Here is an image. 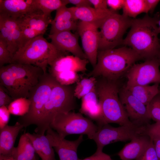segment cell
<instances>
[{
	"mask_svg": "<svg viewBox=\"0 0 160 160\" xmlns=\"http://www.w3.org/2000/svg\"><path fill=\"white\" fill-rule=\"evenodd\" d=\"M159 16L146 14L142 18L132 19L130 29L124 39L122 44L131 48L142 59L156 58L160 51Z\"/></svg>",
	"mask_w": 160,
	"mask_h": 160,
	"instance_id": "cell-1",
	"label": "cell"
},
{
	"mask_svg": "<svg viewBox=\"0 0 160 160\" xmlns=\"http://www.w3.org/2000/svg\"><path fill=\"white\" fill-rule=\"evenodd\" d=\"M141 59L136 52L127 46L98 51L96 64L88 76L118 80L136 62Z\"/></svg>",
	"mask_w": 160,
	"mask_h": 160,
	"instance_id": "cell-2",
	"label": "cell"
},
{
	"mask_svg": "<svg viewBox=\"0 0 160 160\" xmlns=\"http://www.w3.org/2000/svg\"><path fill=\"white\" fill-rule=\"evenodd\" d=\"M100 77L97 79L96 89L102 109V125L113 123L120 126H135L129 119L120 101L118 80Z\"/></svg>",
	"mask_w": 160,
	"mask_h": 160,
	"instance_id": "cell-3",
	"label": "cell"
},
{
	"mask_svg": "<svg viewBox=\"0 0 160 160\" xmlns=\"http://www.w3.org/2000/svg\"><path fill=\"white\" fill-rule=\"evenodd\" d=\"M68 52L58 49L44 37L39 35L29 41L14 55L12 63L29 64L42 68L44 73L57 59L68 55Z\"/></svg>",
	"mask_w": 160,
	"mask_h": 160,
	"instance_id": "cell-4",
	"label": "cell"
},
{
	"mask_svg": "<svg viewBox=\"0 0 160 160\" xmlns=\"http://www.w3.org/2000/svg\"><path fill=\"white\" fill-rule=\"evenodd\" d=\"M74 88L71 85H63L57 82L36 126V133L44 135L57 115L68 113L76 108Z\"/></svg>",
	"mask_w": 160,
	"mask_h": 160,
	"instance_id": "cell-5",
	"label": "cell"
},
{
	"mask_svg": "<svg viewBox=\"0 0 160 160\" xmlns=\"http://www.w3.org/2000/svg\"><path fill=\"white\" fill-rule=\"evenodd\" d=\"M57 82L48 72L44 73L38 84L29 92L28 98L31 102V104L28 112L20 116L17 122L25 128L31 125H37Z\"/></svg>",
	"mask_w": 160,
	"mask_h": 160,
	"instance_id": "cell-6",
	"label": "cell"
},
{
	"mask_svg": "<svg viewBox=\"0 0 160 160\" xmlns=\"http://www.w3.org/2000/svg\"><path fill=\"white\" fill-rule=\"evenodd\" d=\"M49 127L56 132L60 137L65 138L67 135L74 134L86 135L93 140L98 129L97 125L80 113L72 111L57 115Z\"/></svg>",
	"mask_w": 160,
	"mask_h": 160,
	"instance_id": "cell-7",
	"label": "cell"
},
{
	"mask_svg": "<svg viewBox=\"0 0 160 160\" xmlns=\"http://www.w3.org/2000/svg\"><path fill=\"white\" fill-rule=\"evenodd\" d=\"M132 20L117 12L108 16L99 28L98 51L115 48L122 44L123 37L130 27Z\"/></svg>",
	"mask_w": 160,
	"mask_h": 160,
	"instance_id": "cell-8",
	"label": "cell"
},
{
	"mask_svg": "<svg viewBox=\"0 0 160 160\" xmlns=\"http://www.w3.org/2000/svg\"><path fill=\"white\" fill-rule=\"evenodd\" d=\"M2 67L11 74L19 98H28L30 91L44 73L42 68L31 64L14 63Z\"/></svg>",
	"mask_w": 160,
	"mask_h": 160,
	"instance_id": "cell-9",
	"label": "cell"
},
{
	"mask_svg": "<svg viewBox=\"0 0 160 160\" xmlns=\"http://www.w3.org/2000/svg\"><path fill=\"white\" fill-rule=\"evenodd\" d=\"M144 126H120L114 127L108 124L97 126V130L93 139L97 145L96 151H103L104 147L110 143L130 141L143 134Z\"/></svg>",
	"mask_w": 160,
	"mask_h": 160,
	"instance_id": "cell-10",
	"label": "cell"
},
{
	"mask_svg": "<svg viewBox=\"0 0 160 160\" xmlns=\"http://www.w3.org/2000/svg\"><path fill=\"white\" fill-rule=\"evenodd\" d=\"M160 64L157 59L145 60L140 64H134L125 75L127 87L160 83Z\"/></svg>",
	"mask_w": 160,
	"mask_h": 160,
	"instance_id": "cell-11",
	"label": "cell"
},
{
	"mask_svg": "<svg viewBox=\"0 0 160 160\" xmlns=\"http://www.w3.org/2000/svg\"><path fill=\"white\" fill-rule=\"evenodd\" d=\"M119 95L128 117L133 124L141 127L150 123L147 106L132 94L125 86L120 88Z\"/></svg>",
	"mask_w": 160,
	"mask_h": 160,
	"instance_id": "cell-12",
	"label": "cell"
},
{
	"mask_svg": "<svg viewBox=\"0 0 160 160\" xmlns=\"http://www.w3.org/2000/svg\"><path fill=\"white\" fill-rule=\"evenodd\" d=\"M98 28L93 24L80 21L78 22L76 30L81 38L84 52L93 68L97 61Z\"/></svg>",
	"mask_w": 160,
	"mask_h": 160,
	"instance_id": "cell-13",
	"label": "cell"
},
{
	"mask_svg": "<svg viewBox=\"0 0 160 160\" xmlns=\"http://www.w3.org/2000/svg\"><path fill=\"white\" fill-rule=\"evenodd\" d=\"M46 136L58 154L59 160H80L78 156V148L83 141V135L74 140H69L60 137L58 133L49 127Z\"/></svg>",
	"mask_w": 160,
	"mask_h": 160,
	"instance_id": "cell-14",
	"label": "cell"
},
{
	"mask_svg": "<svg viewBox=\"0 0 160 160\" xmlns=\"http://www.w3.org/2000/svg\"><path fill=\"white\" fill-rule=\"evenodd\" d=\"M79 36L77 32L73 33L71 31H63L48 35L51 43L60 51L70 52L75 56L87 60L79 45Z\"/></svg>",
	"mask_w": 160,
	"mask_h": 160,
	"instance_id": "cell-15",
	"label": "cell"
},
{
	"mask_svg": "<svg viewBox=\"0 0 160 160\" xmlns=\"http://www.w3.org/2000/svg\"><path fill=\"white\" fill-rule=\"evenodd\" d=\"M35 13L42 12L36 8L33 0H0V15L17 20Z\"/></svg>",
	"mask_w": 160,
	"mask_h": 160,
	"instance_id": "cell-16",
	"label": "cell"
},
{
	"mask_svg": "<svg viewBox=\"0 0 160 160\" xmlns=\"http://www.w3.org/2000/svg\"><path fill=\"white\" fill-rule=\"evenodd\" d=\"M88 60L82 59L73 55H65L55 60L49 66V73L52 75L64 71H70L84 73L87 71Z\"/></svg>",
	"mask_w": 160,
	"mask_h": 160,
	"instance_id": "cell-17",
	"label": "cell"
},
{
	"mask_svg": "<svg viewBox=\"0 0 160 160\" xmlns=\"http://www.w3.org/2000/svg\"><path fill=\"white\" fill-rule=\"evenodd\" d=\"M78 22L71 7L63 6L56 11L55 17L50 23L49 34L65 31L77 30Z\"/></svg>",
	"mask_w": 160,
	"mask_h": 160,
	"instance_id": "cell-18",
	"label": "cell"
},
{
	"mask_svg": "<svg viewBox=\"0 0 160 160\" xmlns=\"http://www.w3.org/2000/svg\"><path fill=\"white\" fill-rule=\"evenodd\" d=\"M79 112L94 121L97 126L102 125V111L95 87L81 98Z\"/></svg>",
	"mask_w": 160,
	"mask_h": 160,
	"instance_id": "cell-19",
	"label": "cell"
},
{
	"mask_svg": "<svg viewBox=\"0 0 160 160\" xmlns=\"http://www.w3.org/2000/svg\"><path fill=\"white\" fill-rule=\"evenodd\" d=\"M71 8L76 20L93 24L99 28L105 19L115 12L110 8L99 10L92 7Z\"/></svg>",
	"mask_w": 160,
	"mask_h": 160,
	"instance_id": "cell-20",
	"label": "cell"
},
{
	"mask_svg": "<svg viewBox=\"0 0 160 160\" xmlns=\"http://www.w3.org/2000/svg\"><path fill=\"white\" fill-rule=\"evenodd\" d=\"M151 141L150 137L146 135L138 136L126 144L117 155L121 160H135L146 150Z\"/></svg>",
	"mask_w": 160,
	"mask_h": 160,
	"instance_id": "cell-21",
	"label": "cell"
},
{
	"mask_svg": "<svg viewBox=\"0 0 160 160\" xmlns=\"http://www.w3.org/2000/svg\"><path fill=\"white\" fill-rule=\"evenodd\" d=\"M23 127L17 121L14 125H7L0 129V155H11L16 138Z\"/></svg>",
	"mask_w": 160,
	"mask_h": 160,
	"instance_id": "cell-22",
	"label": "cell"
},
{
	"mask_svg": "<svg viewBox=\"0 0 160 160\" xmlns=\"http://www.w3.org/2000/svg\"><path fill=\"white\" fill-rule=\"evenodd\" d=\"M17 20L20 27L30 28L44 35L52 20L51 17L42 13H35L26 15Z\"/></svg>",
	"mask_w": 160,
	"mask_h": 160,
	"instance_id": "cell-23",
	"label": "cell"
},
{
	"mask_svg": "<svg viewBox=\"0 0 160 160\" xmlns=\"http://www.w3.org/2000/svg\"><path fill=\"white\" fill-rule=\"evenodd\" d=\"M26 134L31 141L36 153L41 160H56L54 148L44 135L36 133Z\"/></svg>",
	"mask_w": 160,
	"mask_h": 160,
	"instance_id": "cell-24",
	"label": "cell"
},
{
	"mask_svg": "<svg viewBox=\"0 0 160 160\" xmlns=\"http://www.w3.org/2000/svg\"><path fill=\"white\" fill-rule=\"evenodd\" d=\"M32 143L24 133L20 136L18 145L14 147L12 156L17 160H38Z\"/></svg>",
	"mask_w": 160,
	"mask_h": 160,
	"instance_id": "cell-25",
	"label": "cell"
},
{
	"mask_svg": "<svg viewBox=\"0 0 160 160\" xmlns=\"http://www.w3.org/2000/svg\"><path fill=\"white\" fill-rule=\"evenodd\" d=\"M159 84L156 83L152 85H137L129 87L125 86L132 94L147 106L159 93Z\"/></svg>",
	"mask_w": 160,
	"mask_h": 160,
	"instance_id": "cell-26",
	"label": "cell"
},
{
	"mask_svg": "<svg viewBox=\"0 0 160 160\" xmlns=\"http://www.w3.org/2000/svg\"><path fill=\"white\" fill-rule=\"evenodd\" d=\"M122 9V15L131 18H136L141 13H148L145 0H124Z\"/></svg>",
	"mask_w": 160,
	"mask_h": 160,
	"instance_id": "cell-27",
	"label": "cell"
},
{
	"mask_svg": "<svg viewBox=\"0 0 160 160\" xmlns=\"http://www.w3.org/2000/svg\"><path fill=\"white\" fill-rule=\"evenodd\" d=\"M0 23L10 32L17 50L19 49L21 36V29L16 19L0 15Z\"/></svg>",
	"mask_w": 160,
	"mask_h": 160,
	"instance_id": "cell-28",
	"label": "cell"
},
{
	"mask_svg": "<svg viewBox=\"0 0 160 160\" xmlns=\"http://www.w3.org/2000/svg\"><path fill=\"white\" fill-rule=\"evenodd\" d=\"M36 8L45 15L51 17L52 12L69 4L68 0H33Z\"/></svg>",
	"mask_w": 160,
	"mask_h": 160,
	"instance_id": "cell-29",
	"label": "cell"
},
{
	"mask_svg": "<svg viewBox=\"0 0 160 160\" xmlns=\"http://www.w3.org/2000/svg\"><path fill=\"white\" fill-rule=\"evenodd\" d=\"M97 81L96 78L94 77L81 78L75 87V97L78 99H81L95 87Z\"/></svg>",
	"mask_w": 160,
	"mask_h": 160,
	"instance_id": "cell-30",
	"label": "cell"
},
{
	"mask_svg": "<svg viewBox=\"0 0 160 160\" xmlns=\"http://www.w3.org/2000/svg\"><path fill=\"white\" fill-rule=\"evenodd\" d=\"M31 102L28 98L21 97L14 100L7 106L10 114L22 116L28 111Z\"/></svg>",
	"mask_w": 160,
	"mask_h": 160,
	"instance_id": "cell-31",
	"label": "cell"
},
{
	"mask_svg": "<svg viewBox=\"0 0 160 160\" xmlns=\"http://www.w3.org/2000/svg\"><path fill=\"white\" fill-rule=\"evenodd\" d=\"M51 75L63 85H71L76 83L81 78L77 72L70 71H62Z\"/></svg>",
	"mask_w": 160,
	"mask_h": 160,
	"instance_id": "cell-32",
	"label": "cell"
},
{
	"mask_svg": "<svg viewBox=\"0 0 160 160\" xmlns=\"http://www.w3.org/2000/svg\"><path fill=\"white\" fill-rule=\"evenodd\" d=\"M148 115L151 119L160 121V93L156 96L147 105Z\"/></svg>",
	"mask_w": 160,
	"mask_h": 160,
	"instance_id": "cell-33",
	"label": "cell"
},
{
	"mask_svg": "<svg viewBox=\"0 0 160 160\" xmlns=\"http://www.w3.org/2000/svg\"><path fill=\"white\" fill-rule=\"evenodd\" d=\"M12 57L6 43L0 38V68L12 63Z\"/></svg>",
	"mask_w": 160,
	"mask_h": 160,
	"instance_id": "cell-34",
	"label": "cell"
},
{
	"mask_svg": "<svg viewBox=\"0 0 160 160\" xmlns=\"http://www.w3.org/2000/svg\"><path fill=\"white\" fill-rule=\"evenodd\" d=\"M20 28L21 29V36L19 49L23 47L32 39L42 35L39 32L30 28Z\"/></svg>",
	"mask_w": 160,
	"mask_h": 160,
	"instance_id": "cell-35",
	"label": "cell"
},
{
	"mask_svg": "<svg viewBox=\"0 0 160 160\" xmlns=\"http://www.w3.org/2000/svg\"><path fill=\"white\" fill-rule=\"evenodd\" d=\"M143 134L148 136L152 140L160 138V121L145 126Z\"/></svg>",
	"mask_w": 160,
	"mask_h": 160,
	"instance_id": "cell-36",
	"label": "cell"
},
{
	"mask_svg": "<svg viewBox=\"0 0 160 160\" xmlns=\"http://www.w3.org/2000/svg\"><path fill=\"white\" fill-rule=\"evenodd\" d=\"M135 160H158L152 140L144 152Z\"/></svg>",
	"mask_w": 160,
	"mask_h": 160,
	"instance_id": "cell-37",
	"label": "cell"
},
{
	"mask_svg": "<svg viewBox=\"0 0 160 160\" xmlns=\"http://www.w3.org/2000/svg\"><path fill=\"white\" fill-rule=\"evenodd\" d=\"M10 114L7 106H3L0 107V129L7 125Z\"/></svg>",
	"mask_w": 160,
	"mask_h": 160,
	"instance_id": "cell-38",
	"label": "cell"
},
{
	"mask_svg": "<svg viewBox=\"0 0 160 160\" xmlns=\"http://www.w3.org/2000/svg\"><path fill=\"white\" fill-rule=\"evenodd\" d=\"M14 100L5 88L0 84V107L3 106L7 107Z\"/></svg>",
	"mask_w": 160,
	"mask_h": 160,
	"instance_id": "cell-39",
	"label": "cell"
},
{
	"mask_svg": "<svg viewBox=\"0 0 160 160\" xmlns=\"http://www.w3.org/2000/svg\"><path fill=\"white\" fill-rule=\"evenodd\" d=\"M110 156L103 151H97L92 156L80 160H111Z\"/></svg>",
	"mask_w": 160,
	"mask_h": 160,
	"instance_id": "cell-40",
	"label": "cell"
},
{
	"mask_svg": "<svg viewBox=\"0 0 160 160\" xmlns=\"http://www.w3.org/2000/svg\"><path fill=\"white\" fill-rule=\"evenodd\" d=\"M124 0H106L107 5L112 10L117 12L122 9Z\"/></svg>",
	"mask_w": 160,
	"mask_h": 160,
	"instance_id": "cell-41",
	"label": "cell"
},
{
	"mask_svg": "<svg viewBox=\"0 0 160 160\" xmlns=\"http://www.w3.org/2000/svg\"><path fill=\"white\" fill-rule=\"evenodd\" d=\"M94 8L99 10L106 9L107 8L106 0H89Z\"/></svg>",
	"mask_w": 160,
	"mask_h": 160,
	"instance_id": "cell-42",
	"label": "cell"
},
{
	"mask_svg": "<svg viewBox=\"0 0 160 160\" xmlns=\"http://www.w3.org/2000/svg\"><path fill=\"white\" fill-rule=\"evenodd\" d=\"M69 4H71L79 7H91L92 4L89 0H68Z\"/></svg>",
	"mask_w": 160,
	"mask_h": 160,
	"instance_id": "cell-43",
	"label": "cell"
},
{
	"mask_svg": "<svg viewBox=\"0 0 160 160\" xmlns=\"http://www.w3.org/2000/svg\"><path fill=\"white\" fill-rule=\"evenodd\" d=\"M148 12H152L160 2L159 0H145Z\"/></svg>",
	"mask_w": 160,
	"mask_h": 160,
	"instance_id": "cell-44",
	"label": "cell"
},
{
	"mask_svg": "<svg viewBox=\"0 0 160 160\" xmlns=\"http://www.w3.org/2000/svg\"><path fill=\"white\" fill-rule=\"evenodd\" d=\"M153 141L158 160H160V138L155 139Z\"/></svg>",
	"mask_w": 160,
	"mask_h": 160,
	"instance_id": "cell-45",
	"label": "cell"
},
{
	"mask_svg": "<svg viewBox=\"0 0 160 160\" xmlns=\"http://www.w3.org/2000/svg\"><path fill=\"white\" fill-rule=\"evenodd\" d=\"M0 160H17L11 155H0Z\"/></svg>",
	"mask_w": 160,
	"mask_h": 160,
	"instance_id": "cell-46",
	"label": "cell"
},
{
	"mask_svg": "<svg viewBox=\"0 0 160 160\" xmlns=\"http://www.w3.org/2000/svg\"><path fill=\"white\" fill-rule=\"evenodd\" d=\"M156 58L158 60V61L159 63V64H160V51L157 55Z\"/></svg>",
	"mask_w": 160,
	"mask_h": 160,
	"instance_id": "cell-47",
	"label": "cell"
},
{
	"mask_svg": "<svg viewBox=\"0 0 160 160\" xmlns=\"http://www.w3.org/2000/svg\"><path fill=\"white\" fill-rule=\"evenodd\" d=\"M158 27L160 31V19H159L158 21Z\"/></svg>",
	"mask_w": 160,
	"mask_h": 160,
	"instance_id": "cell-48",
	"label": "cell"
},
{
	"mask_svg": "<svg viewBox=\"0 0 160 160\" xmlns=\"http://www.w3.org/2000/svg\"><path fill=\"white\" fill-rule=\"evenodd\" d=\"M111 160H112V159H111Z\"/></svg>",
	"mask_w": 160,
	"mask_h": 160,
	"instance_id": "cell-49",
	"label": "cell"
},
{
	"mask_svg": "<svg viewBox=\"0 0 160 160\" xmlns=\"http://www.w3.org/2000/svg\"><path fill=\"white\" fill-rule=\"evenodd\" d=\"M159 90H160V89H159Z\"/></svg>",
	"mask_w": 160,
	"mask_h": 160,
	"instance_id": "cell-50",
	"label": "cell"
}]
</instances>
